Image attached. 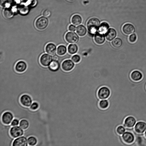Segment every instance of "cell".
Wrapping results in <instances>:
<instances>
[{"label": "cell", "mask_w": 146, "mask_h": 146, "mask_svg": "<svg viewBox=\"0 0 146 146\" xmlns=\"http://www.w3.org/2000/svg\"><path fill=\"white\" fill-rule=\"evenodd\" d=\"M100 22L98 18H92L89 19L87 23V27L88 33L92 36L94 35L98 31L100 25Z\"/></svg>", "instance_id": "1"}, {"label": "cell", "mask_w": 146, "mask_h": 146, "mask_svg": "<svg viewBox=\"0 0 146 146\" xmlns=\"http://www.w3.org/2000/svg\"><path fill=\"white\" fill-rule=\"evenodd\" d=\"M111 93L110 89L106 86H102L100 87L97 92V96L100 100L108 99Z\"/></svg>", "instance_id": "2"}, {"label": "cell", "mask_w": 146, "mask_h": 146, "mask_svg": "<svg viewBox=\"0 0 146 146\" xmlns=\"http://www.w3.org/2000/svg\"><path fill=\"white\" fill-rule=\"evenodd\" d=\"M14 118L13 113L11 111H7L4 112L1 117V121L4 125H10Z\"/></svg>", "instance_id": "3"}, {"label": "cell", "mask_w": 146, "mask_h": 146, "mask_svg": "<svg viewBox=\"0 0 146 146\" xmlns=\"http://www.w3.org/2000/svg\"><path fill=\"white\" fill-rule=\"evenodd\" d=\"M36 27L39 30L45 29L48 24V20L46 17H40L38 18L35 22Z\"/></svg>", "instance_id": "4"}, {"label": "cell", "mask_w": 146, "mask_h": 146, "mask_svg": "<svg viewBox=\"0 0 146 146\" xmlns=\"http://www.w3.org/2000/svg\"><path fill=\"white\" fill-rule=\"evenodd\" d=\"M9 132L11 137L15 138L23 135L24 131L20 127L17 126L11 127Z\"/></svg>", "instance_id": "5"}, {"label": "cell", "mask_w": 146, "mask_h": 146, "mask_svg": "<svg viewBox=\"0 0 146 146\" xmlns=\"http://www.w3.org/2000/svg\"><path fill=\"white\" fill-rule=\"evenodd\" d=\"M19 101L22 106L26 108L30 107L33 102L31 97L27 94H24L20 97Z\"/></svg>", "instance_id": "6"}, {"label": "cell", "mask_w": 146, "mask_h": 146, "mask_svg": "<svg viewBox=\"0 0 146 146\" xmlns=\"http://www.w3.org/2000/svg\"><path fill=\"white\" fill-rule=\"evenodd\" d=\"M79 35L76 33L70 31L67 32L65 35V38L69 43L74 44L77 42L79 40Z\"/></svg>", "instance_id": "7"}, {"label": "cell", "mask_w": 146, "mask_h": 146, "mask_svg": "<svg viewBox=\"0 0 146 146\" xmlns=\"http://www.w3.org/2000/svg\"><path fill=\"white\" fill-rule=\"evenodd\" d=\"M53 60L52 56L48 54L44 53L42 54L39 59L40 64L43 66H48Z\"/></svg>", "instance_id": "8"}, {"label": "cell", "mask_w": 146, "mask_h": 146, "mask_svg": "<svg viewBox=\"0 0 146 146\" xmlns=\"http://www.w3.org/2000/svg\"><path fill=\"white\" fill-rule=\"evenodd\" d=\"M13 146H27L28 145L27 137L23 136L17 137L14 140Z\"/></svg>", "instance_id": "9"}, {"label": "cell", "mask_w": 146, "mask_h": 146, "mask_svg": "<svg viewBox=\"0 0 146 146\" xmlns=\"http://www.w3.org/2000/svg\"><path fill=\"white\" fill-rule=\"evenodd\" d=\"M75 66L74 62L70 59L64 60L62 62L61 67L62 70L66 72L70 71L73 69Z\"/></svg>", "instance_id": "10"}, {"label": "cell", "mask_w": 146, "mask_h": 146, "mask_svg": "<svg viewBox=\"0 0 146 146\" xmlns=\"http://www.w3.org/2000/svg\"><path fill=\"white\" fill-rule=\"evenodd\" d=\"M135 28L132 24L127 23L124 24L122 28L123 33L127 35H130L135 32Z\"/></svg>", "instance_id": "11"}, {"label": "cell", "mask_w": 146, "mask_h": 146, "mask_svg": "<svg viewBox=\"0 0 146 146\" xmlns=\"http://www.w3.org/2000/svg\"><path fill=\"white\" fill-rule=\"evenodd\" d=\"M121 137L123 141L127 143H132L135 139L133 135L129 132H125L121 135Z\"/></svg>", "instance_id": "12"}, {"label": "cell", "mask_w": 146, "mask_h": 146, "mask_svg": "<svg viewBox=\"0 0 146 146\" xmlns=\"http://www.w3.org/2000/svg\"><path fill=\"white\" fill-rule=\"evenodd\" d=\"M136 122V120L134 117L129 116L125 119L123 125L126 127L131 128L135 125Z\"/></svg>", "instance_id": "13"}, {"label": "cell", "mask_w": 146, "mask_h": 146, "mask_svg": "<svg viewBox=\"0 0 146 146\" xmlns=\"http://www.w3.org/2000/svg\"><path fill=\"white\" fill-rule=\"evenodd\" d=\"M105 35L106 40L108 41H111L116 38L117 35V32L114 28H110Z\"/></svg>", "instance_id": "14"}, {"label": "cell", "mask_w": 146, "mask_h": 146, "mask_svg": "<svg viewBox=\"0 0 146 146\" xmlns=\"http://www.w3.org/2000/svg\"><path fill=\"white\" fill-rule=\"evenodd\" d=\"M27 67V64L25 62L23 61H20L16 64L15 70L18 72L22 73L26 70Z\"/></svg>", "instance_id": "15"}, {"label": "cell", "mask_w": 146, "mask_h": 146, "mask_svg": "<svg viewBox=\"0 0 146 146\" xmlns=\"http://www.w3.org/2000/svg\"><path fill=\"white\" fill-rule=\"evenodd\" d=\"M143 75L140 71L138 70L133 71L130 74V78L132 80L135 82L140 81L143 78Z\"/></svg>", "instance_id": "16"}, {"label": "cell", "mask_w": 146, "mask_h": 146, "mask_svg": "<svg viewBox=\"0 0 146 146\" xmlns=\"http://www.w3.org/2000/svg\"><path fill=\"white\" fill-rule=\"evenodd\" d=\"M57 50L56 45L52 43L47 44L45 46V50L48 54L52 56L55 55Z\"/></svg>", "instance_id": "17"}, {"label": "cell", "mask_w": 146, "mask_h": 146, "mask_svg": "<svg viewBox=\"0 0 146 146\" xmlns=\"http://www.w3.org/2000/svg\"><path fill=\"white\" fill-rule=\"evenodd\" d=\"M94 39L95 42L98 44H103L106 40L105 34L97 32L94 36Z\"/></svg>", "instance_id": "18"}, {"label": "cell", "mask_w": 146, "mask_h": 146, "mask_svg": "<svg viewBox=\"0 0 146 146\" xmlns=\"http://www.w3.org/2000/svg\"><path fill=\"white\" fill-rule=\"evenodd\" d=\"M134 128L137 132L143 133L146 130V123L141 121L138 122L135 124Z\"/></svg>", "instance_id": "19"}, {"label": "cell", "mask_w": 146, "mask_h": 146, "mask_svg": "<svg viewBox=\"0 0 146 146\" xmlns=\"http://www.w3.org/2000/svg\"><path fill=\"white\" fill-rule=\"evenodd\" d=\"M76 31L78 35L80 36H83L86 34L87 29L84 25H81L76 28Z\"/></svg>", "instance_id": "20"}, {"label": "cell", "mask_w": 146, "mask_h": 146, "mask_svg": "<svg viewBox=\"0 0 146 146\" xmlns=\"http://www.w3.org/2000/svg\"><path fill=\"white\" fill-rule=\"evenodd\" d=\"M3 13V16L7 19L11 18L14 15L13 11L10 8L7 7L5 8Z\"/></svg>", "instance_id": "21"}, {"label": "cell", "mask_w": 146, "mask_h": 146, "mask_svg": "<svg viewBox=\"0 0 146 146\" xmlns=\"http://www.w3.org/2000/svg\"><path fill=\"white\" fill-rule=\"evenodd\" d=\"M60 67V64L57 60H53L48 66L49 69L52 72L57 71Z\"/></svg>", "instance_id": "22"}, {"label": "cell", "mask_w": 146, "mask_h": 146, "mask_svg": "<svg viewBox=\"0 0 146 146\" xmlns=\"http://www.w3.org/2000/svg\"><path fill=\"white\" fill-rule=\"evenodd\" d=\"M109 27V25L107 23L103 22L100 24L98 31L100 33L105 34Z\"/></svg>", "instance_id": "23"}, {"label": "cell", "mask_w": 146, "mask_h": 146, "mask_svg": "<svg viewBox=\"0 0 146 146\" xmlns=\"http://www.w3.org/2000/svg\"><path fill=\"white\" fill-rule=\"evenodd\" d=\"M67 50L68 52L71 54H74L77 52L78 47L75 44H71L68 46Z\"/></svg>", "instance_id": "24"}, {"label": "cell", "mask_w": 146, "mask_h": 146, "mask_svg": "<svg viewBox=\"0 0 146 146\" xmlns=\"http://www.w3.org/2000/svg\"><path fill=\"white\" fill-rule=\"evenodd\" d=\"M123 43L122 40L119 37L115 38L112 40L111 42L112 46L116 48H119L121 47Z\"/></svg>", "instance_id": "25"}, {"label": "cell", "mask_w": 146, "mask_h": 146, "mask_svg": "<svg viewBox=\"0 0 146 146\" xmlns=\"http://www.w3.org/2000/svg\"><path fill=\"white\" fill-rule=\"evenodd\" d=\"M82 18L81 16L78 15H75L72 16L71 19V22L75 26L80 25L82 22Z\"/></svg>", "instance_id": "26"}, {"label": "cell", "mask_w": 146, "mask_h": 146, "mask_svg": "<svg viewBox=\"0 0 146 146\" xmlns=\"http://www.w3.org/2000/svg\"><path fill=\"white\" fill-rule=\"evenodd\" d=\"M67 49L66 47L63 45L58 46L57 48L56 52L58 55L63 56L66 53Z\"/></svg>", "instance_id": "27"}, {"label": "cell", "mask_w": 146, "mask_h": 146, "mask_svg": "<svg viewBox=\"0 0 146 146\" xmlns=\"http://www.w3.org/2000/svg\"><path fill=\"white\" fill-rule=\"evenodd\" d=\"M109 105V102L107 99L100 100L99 103L100 108L102 110L107 109Z\"/></svg>", "instance_id": "28"}, {"label": "cell", "mask_w": 146, "mask_h": 146, "mask_svg": "<svg viewBox=\"0 0 146 146\" xmlns=\"http://www.w3.org/2000/svg\"><path fill=\"white\" fill-rule=\"evenodd\" d=\"M19 125L23 130H25L29 127V123L27 119H23L20 121Z\"/></svg>", "instance_id": "29"}, {"label": "cell", "mask_w": 146, "mask_h": 146, "mask_svg": "<svg viewBox=\"0 0 146 146\" xmlns=\"http://www.w3.org/2000/svg\"><path fill=\"white\" fill-rule=\"evenodd\" d=\"M27 141L29 145L35 146L37 144L38 140L36 137L31 136L28 138Z\"/></svg>", "instance_id": "30"}, {"label": "cell", "mask_w": 146, "mask_h": 146, "mask_svg": "<svg viewBox=\"0 0 146 146\" xmlns=\"http://www.w3.org/2000/svg\"><path fill=\"white\" fill-rule=\"evenodd\" d=\"M19 11L20 13L22 14H25L29 11L28 7L24 5H21L19 7Z\"/></svg>", "instance_id": "31"}, {"label": "cell", "mask_w": 146, "mask_h": 146, "mask_svg": "<svg viewBox=\"0 0 146 146\" xmlns=\"http://www.w3.org/2000/svg\"><path fill=\"white\" fill-rule=\"evenodd\" d=\"M126 129L123 125H120L118 126L116 129V131L117 133L119 135H121L125 131Z\"/></svg>", "instance_id": "32"}, {"label": "cell", "mask_w": 146, "mask_h": 146, "mask_svg": "<svg viewBox=\"0 0 146 146\" xmlns=\"http://www.w3.org/2000/svg\"><path fill=\"white\" fill-rule=\"evenodd\" d=\"M137 35L135 33H133L129 36L128 40L129 42L131 43H134L137 39Z\"/></svg>", "instance_id": "33"}, {"label": "cell", "mask_w": 146, "mask_h": 146, "mask_svg": "<svg viewBox=\"0 0 146 146\" xmlns=\"http://www.w3.org/2000/svg\"><path fill=\"white\" fill-rule=\"evenodd\" d=\"M39 106V104L38 102H34L32 103L29 109L32 110H36L38 109Z\"/></svg>", "instance_id": "34"}, {"label": "cell", "mask_w": 146, "mask_h": 146, "mask_svg": "<svg viewBox=\"0 0 146 146\" xmlns=\"http://www.w3.org/2000/svg\"><path fill=\"white\" fill-rule=\"evenodd\" d=\"M71 59L74 62L78 63L81 60V57L79 55L75 54L73 55L72 56Z\"/></svg>", "instance_id": "35"}, {"label": "cell", "mask_w": 146, "mask_h": 146, "mask_svg": "<svg viewBox=\"0 0 146 146\" xmlns=\"http://www.w3.org/2000/svg\"><path fill=\"white\" fill-rule=\"evenodd\" d=\"M19 120L17 118H15L14 119L12 122L11 124L10 125V127L17 126L19 125Z\"/></svg>", "instance_id": "36"}, {"label": "cell", "mask_w": 146, "mask_h": 146, "mask_svg": "<svg viewBox=\"0 0 146 146\" xmlns=\"http://www.w3.org/2000/svg\"><path fill=\"white\" fill-rule=\"evenodd\" d=\"M28 3L31 7H35L37 3V0H28Z\"/></svg>", "instance_id": "37"}, {"label": "cell", "mask_w": 146, "mask_h": 146, "mask_svg": "<svg viewBox=\"0 0 146 146\" xmlns=\"http://www.w3.org/2000/svg\"><path fill=\"white\" fill-rule=\"evenodd\" d=\"M42 15L44 17H48L50 16L51 13L49 10H46L43 12Z\"/></svg>", "instance_id": "38"}, {"label": "cell", "mask_w": 146, "mask_h": 146, "mask_svg": "<svg viewBox=\"0 0 146 146\" xmlns=\"http://www.w3.org/2000/svg\"><path fill=\"white\" fill-rule=\"evenodd\" d=\"M8 3L7 0H0V5L2 7H5Z\"/></svg>", "instance_id": "39"}, {"label": "cell", "mask_w": 146, "mask_h": 146, "mask_svg": "<svg viewBox=\"0 0 146 146\" xmlns=\"http://www.w3.org/2000/svg\"><path fill=\"white\" fill-rule=\"evenodd\" d=\"M68 30L70 31L74 32L76 31V27L74 25H71L68 27Z\"/></svg>", "instance_id": "40"}, {"label": "cell", "mask_w": 146, "mask_h": 146, "mask_svg": "<svg viewBox=\"0 0 146 146\" xmlns=\"http://www.w3.org/2000/svg\"><path fill=\"white\" fill-rule=\"evenodd\" d=\"M53 60H57L58 59L57 56L56 55H54L52 57Z\"/></svg>", "instance_id": "41"}, {"label": "cell", "mask_w": 146, "mask_h": 146, "mask_svg": "<svg viewBox=\"0 0 146 146\" xmlns=\"http://www.w3.org/2000/svg\"><path fill=\"white\" fill-rule=\"evenodd\" d=\"M145 136L146 137V131H145Z\"/></svg>", "instance_id": "42"}, {"label": "cell", "mask_w": 146, "mask_h": 146, "mask_svg": "<svg viewBox=\"0 0 146 146\" xmlns=\"http://www.w3.org/2000/svg\"><path fill=\"white\" fill-rule=\"evenodd\" d=\"M68 0L70 1H74V0Z\"/></svg>", "instance_id": "43"}]
</instances>
